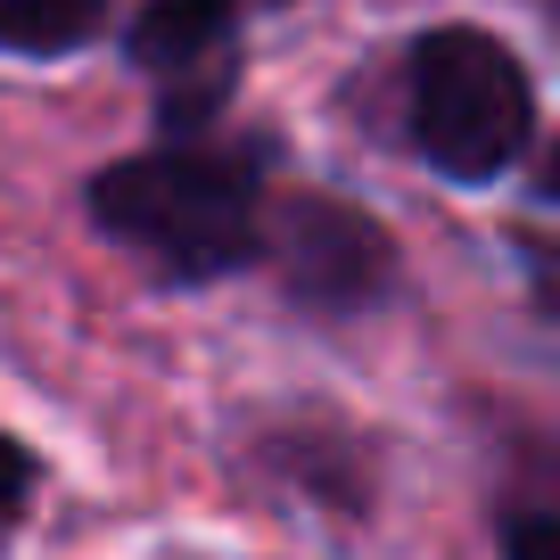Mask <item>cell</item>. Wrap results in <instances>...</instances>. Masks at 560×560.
<instances>
[{"label":"cell","mask_w":560,"mask_h":560,"mask_svg":"<svg viewBox=\"0 0 560 560\" xmlns=\"http://www.w3.org/2000/svg\"><path fill=\"white\" fill-rule=\"evenodd\" d=\"M132 67L158 74L165 124H207L240 83V9L231 0H158V9H140Z\"/></svg>","instance_id":"obj_4"},{"label":"cell","mask_w":560,"mask_h":560,"mask_svg":"<svg viewBox=\"0 0 560 560\" xmlns=\"http://www.w3.org/2000/svg\"><path fill=\"white\" fill-rule=\"evenodd\" d=\"M91 223L165 280H223L264 256V182L223 149H149L91 182Z\"/></svg>","instance_id":"obj_1"},{"label":"cell","mask_w":560,"mask_h":560,"mask_svg":"<svg viewBox=\"0 0 560 560\" xmlns=\"http://www.w3.org/2000/svg\"><path fill=\"white\" fill-rule=\"evenodd\" d=\"M100 34V0H0V50L9 58H67Z\"/></svg>","instance_id":"obj_5"},{"label":"cell","mask_w":560,"mask_h":560,"mask_svg":"<svg viewBox=\"0 0 560 560\" xmlns=\"http://www.w3.org/2000/svg\"><path fill=\"white\" fill-rule=\"evenodd\" d=\"M503 560H560V527H552V511H520V520L503 527Z\"/></svg>","instance_id":"obj_6"},{"label":"cell","mask_w":560,"mask_h":560,"mask_svg":"<svg viewBox=\"0 0 560 560\" xmlns=\"http://www.w3.org/2000/svg\"><path fill=\"white\" fill-rule=\"evenodd\" d=\"M25 494H34V454L18 438H0V520H18Z\"/></svg>","instance_id":"obj_7"},{"label":"cell","mask_w":560,"mask_h":560,"mask_svg":"<svg viewBox=\"0 0 560 560\" xmlns=\"http://www.w3.org/2000/svg\"><path fill=\"white\" fill-rule=\"evenodd\" d=\"M231 9H240V18H247V9H280V0H231Z\"/></svg>","instance_id":"obj_8"},{"label":"cell","mask_w":560,"mask_h":560,"mask_svg":"<svg viewBox=\"0 0 560 560\" xmlns=\"http://www.w3.org/2000/svg\"><path fill=\"white\" fill-rule=\"evenodd\" d=\"M536 140V83L487 25H438L412 42V149L445 182H494Z\"/></svg>","instance_id":"obj_2"},{"label":"cell","mask_w":560,"mask_h":560,"mask_svg":"<svg viewBox=\"0 0 560 560\" xmlns=\"http://www.w3.org/2000/svg\"><path fill=\"white\" fill-rule=\"evenodd\" d=\"M280 264V280L314 305H371L396 272V247L371 223L363 207H338V198H264V256Z\"/></svg>","instance_id":"obj_3"}]
</instances>
